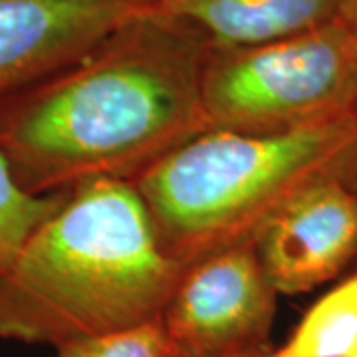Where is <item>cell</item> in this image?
Returning a JSON list of instances; mask_svg holds the SVG:
<instances>
[{"label":"cell","instance_id":"obj_1","mask_svg":"<svg viewBox=\"0 0 357 357\" xmlns=\"http://www.w3.org/2000/svg\"><path fill=\"white\" fill-rule=\"evenodd\" d=\"M208 46L147 13L60 72L0 102V155L30 195L89 181L135 183L206 131L201 72Z\"/></svg>","mask_w":357,"mask_h":357},{"label":"cell","instance_id":"obj_2","mask_svg":"<svg viewBox=\"0 0 357 357\" xmlns=\"http://www.w3.org/2000/svg\"><path fill=\"white\" fill-rule=\"evenodd\" d=\"M181 274L135 185L89 181L0 270V340L60 347L159 318Z\"/></svg>","mask_w":357,"mask_h":357},{"label":"cell","instance_id":"obj_3","mask_svg":"<svg viewBox=\"0 0 357 357\" xmlns=\"http://www.w3.org/2000/svg\"><path fill=\"white\" fill-rule=\"evenodd\" d=\"M357 183V115L274 135L206 129L145 171L133 185L173 262L252 244L307 187Z\"/></svg>","mask_w":357,"mask_h":357},{"label":"cell","instance_id":"obj_4","mask_svg":"<svg viewBox=\"0 0 357 357\" xmlns=\"http://www.w3.org/2000/svg\"><path fill=\"white\" fill-rule=\"evenodd\" d=\"M208 129L274 135L357 115V28L344 18L286 38L208 48Z\"/></svg>","mask_w":357,"mask_h":357},{"label":"cell","instance_id":"obj_5","mask_svg":"<svg viewBox=\"0 0 357 357\" xmlns=\"http://www.w3.org/2000/svg\"><path fill=\"white\" fill-rule=\"evenodd\" d=\"M276 296L255 246L244 244L185 268L161 319L178 357H256Z\"/></svg>","mask_w":357,"mask_h":357},{"label":"cell","instance_id":"obj_6","mask_svg":"<svg viewBox=\"0 0 357 357\" xmlns=\"http://www.w3.org/2000/svg\"><path fill=\"white\" fill-rule=\"evenodd\" d=\"M157 0H0V102L60 72Z\"/></svg>","mask_w":357,"mask_h":357},{"label":"cell","instance_id":"obj_7","mask_svg":"<svg viewBox=\"0 0 357 357\" xmlns=\"http://www.w3.org/2000/svg\"><path fill=\"white\" fill-rule=\"evenodd\" d=\"M252 246L278 294L310 292L333 280L357 256V183L335 177L307 187Z\"/></svg>","mask_w":357,"mask_h":357},{"label":"cell","instance_id":"obj_8","mask_svg":"<svg viewBox=\"0 0 357 357\" xmlns=\"http://www.w3.org/2000/svg\"><path fill=\"white\" fill-rule=\"evenodd\" d=\"M345 0H157L151 13L187 26L208 48L246 46L342 18Z\"/></svg>","mask_w":357,"mask_h":357},{"label":"cell","instance_id":"obj_9","mask_svg":"<svg viewBox=\"0 0 357 357\" xmlns=\"http://www.w3.org/2000/svg\"><path fill=\"white\" fill-rule=\"evenodd\" d=\"M357 351V272L324 294L276 351L256 357H349Z\"/></svg>","mask_w":357,"mask_h":357},{"label":"cell","instance_id":"obj_10","mask_svg":"<svg viewBox=\"0 0 357 357\" xmlns=\"http://www.w3.org/2000/svg\"><path fill=\"white\" fill-rule=\"evenodd\" d=\"M66 195L26 192L0 155V270L13 262L28 236L62 204Z\"/></svg>","mask_w":357,"mask_h":357},{"label":"cell","instance_id":"obj_11","mask_svg":"<svg viewBox=\"0 0 357 357\" xmlns=\"http://www.w3.org/2000/svg\"><path fill=\"white\" fill-rule=\"evenodd\" d=\"M56 357H178L161 316L56 347Z\"/></svg>","mask_w":357,"mask_h":357},{"label":"cell","instance_id":"obj_12","mask_svg":"<svg viewBox=\"0 0 357 357\" xmlns=\"http://www.w3.org/2000/svg\"><path fill=\"white\" fill-rule=\"evenodd\" d=\"M342 18H344V20H347L349 24L356 26L357 28V0H345Z\"/></svg>","mask_w":357,"mask_h":357},{"label":"cell","instance_id":"obj_13","mask_svg":"<svg viewBox=\"0 0 357 357\" xmlns=\"http://www.w3.org/2000/svg\"><path fill=\"white\" fill-rule=\"evenodd\" d=\"M349 357H357V351H356V354H351V356H349Z\"/></svg>","mask_w":357,"mask_h":357},{"label":"cell","instance_id":"obj_14","mask_svg":"<svg viewBox=\"0 0 357 357\" xmlns=\"http://www.w3.org/2000/svg\"><path fill=\"white\" fill-rule=\"evenodd\" d=\"M356 114H357V107H356Z\"/></svg>","mask_w":357,"mask_h":357}]
</instances>
